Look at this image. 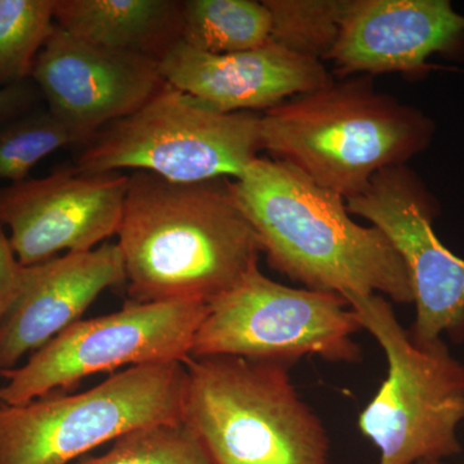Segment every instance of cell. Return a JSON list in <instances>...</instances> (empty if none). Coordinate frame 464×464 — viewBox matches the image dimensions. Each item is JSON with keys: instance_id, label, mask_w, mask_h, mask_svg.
<instances>
[{"instance_id": "cell-3", "label": "cell", "mask_w": 464, "mask_h": 464, "mask_svg": "<svg viewBox=\"0 0 464 464\" xmlns=\"http://www.w3.org/2000/svg\"><path fill=\"white\" fill-rule=\"evenodd\" d=\"M435 130L431 118L377 93L369 79L332 82L259 116L262 150L346 201L423 152Z\"/></svg>"}, {"instance_id": "cell-6", "label": "cell", "mask_w": 464, "mask_h": 464, "mask_svg": "<svg viewBox=\"0 0 464 464\" xmlns=\"http://www.w3.org/2000/svg\"><path fill=\"white\" fill-rule=\"evenodd\" d=\"M185 362L130 366L83 392L0 405V464H72L127 433L182 422Z\"/></svg>"}, {"instance_id": "cell-21", "label": "cell", "mask_w": 464, "mask_h": 464, "mask_svg": "<svg viewBox=\"0 0 464 464\" xmlns=\"http://www.w3.org/2000/svg\"><path fill=\"white\" fill-rule=\"evenodd\" d=\"M74 464H213L199 440L188 427L164 423L143 427L116 439L101 456Z\"/></svg>"}, {"instance_id": "cell-1", "label": "cell", "mask_w": 464, "mask_h": 464, "mask_svg": "<svg viewBox=\"0 0 464 464\" xmlns=\"http://www.w3.org/2000/svg\"><path fill=\"white\" fill-rule=\"evenodd\" d=\"M116 232L133 302H208L258 265L261 244L227 179L176 183L130 174Z\"/></svg>"}, {"instance_id": "cell-13", "label": "cell", "mask_w": 464, "mask_h": 464, "mask_svg": "<svg viewBox=\"0 0 464 464\" xmlns=\"http://www.w3.org/2000/svg\"><path fill=\"white\" fill-rule=\"evenodd\" d=\"M167 84L219 112L267 110L333 81L322 61L293 53L273 42L237 53H208L174 44L159 61Z\"/></svg>"}, {"instance_id": "cell-23", "label": "cell", "mask_w": 464, "mask_h": 464, "mask_svg": "<svg viewBox=\"0 0 464 464\" xmlns=\"http://www.w3.org/2000/svg\"><path fill=\"white\" fill-rule=\"evenodd\" d=\"M42 94L32 79L0 88V124L41 106Z\"/></svg>"}, {"instance_id": "cell-25", "label": "cell", "mask_w": 464, "mask_h": 464, "mask_svg": "<svg viewBox=\"0 0 464 464\" xmlns=\"http://www.w3.org/2000/svg\"><path fill=\"white\" fill-rule=\"evenodd\" d=\"M0 402H2V400H0Z\"/></svg>"}, {"instance_id": "cell-12", "label": "cell", "mask_w": 464, "mask_h": 464, "mask_svg": "<svg viewBox=\"0 0 464 464\" xmlns=\"http://www.w3.org/2000/svg\"><path fill=\"white\" fill-rule=\"evenodd\" d=\"M32 81L52 114L91 137L166 84L157 61L106 50L57 26L36 57Z\"/></svg>"}, {"instance_id": "cell-2", "label": "cell", "mask_w": 464, "mask_h": 464, "mask_svg": "<svg viewBox=\"0 0 464 464\" xmlns=\"http://www.w3.org/2000/svg\"><path fill=\"white\" fill-rule=\"evenodd\" d=\"M232 199L275 270L320 292L413 304L408 268L386 235L356 224L343 198L279 160L257 158L227 179Z\"/></svg>"}, {"instance_id": "cell-17", "label": "cell", "mask_w": 464, "mask_h": 464, "mask_svg": "<svg viewBox=\"0 0 464 464\" xmlns=\"http://www.w3.org/2000/svg\"><path fill=\"white\" fill-rule=\"evenodd\" d=\"M181 23L183 43L217 54L262 47L273 29L267 5L255 0H186Z\"/></svg>"}, {"instance_id": "cell-20", "label": "cell", "mask_w": 464, "mask_h": 464, "mask_svg": "<svg viewBox=\"0 0 464 464\" xmlns=\"http://www.w3.org/2000/svg\"><path fill=\"white\" fill-rule=\"evenodd\" d=\"M56 0H0V88L32 79L34 63L56 29Z\"/></svg>"}, {"instance_id": "cell-19", "label": "cell", "mask_w": 464, "mask_h": 464, "mask_svg": "<svg viewBox=\"0 0 464 464\" xmlns=\"http://www.w3.org/2000/svg\"><path fill=\"white\" fill-rule=\"evenodd\" d=\"M351 0H265L273 18L270 42L322 61L340 36Z\"/></svg>"}, {"instance_id": "cell-8", "label": "cell", "mask_w": 464, "mask_h": 464, "mask_svg": "<svg viewBox=\"0 0 464 464\" xmlns=\"http://www.w3.org/2000/svg\"><path fill=\"white\" fill-rule=\"evenodd\" d=\"M362 329L338 293L290 288L266 276L258 265L227 292L207 304L191 356H239L292 365L307 356L356 362Z\"/></svg>"}, {"instance_id": "cell-9", "label": "cell", "mask_w": 464, "mask_h": 464, "mask_svg": "<svg viewBox=\"0 0 464 464\" xmlns=\"http://www.w3.org/2000/svg\"><path fill=\"white\" fill-rule=\"evenodd\" d=\"M207 314L198 301L133 302L108 315L82 319L25 364L0 372L5 405L66 391L91 375L130 366L185 362Z\"/></svg>"}, {"instance_id": "cell-24", "label": "cell", "mask_w": 464, "mask_h": 464, "mask_svg": "<svg viewBox=\"0 0 464 464\" xmlns=\"http://www.w3.org/2000/svg\"><path fill=\"white\" fill-rule=\"evenodd\" d=\"M420 464H444V463H442V462H422Z\"/></svg>"}, {"instance_id": "cell-14", "label": "cell", "mask_w": 464, "mask_h": 464, "mask_svg": "<svg viewBox=\"0 0 464 464\" xmlns=\"http://www.w3.org/2000/svg\"><path fill=\"white\" fill-rule=\"evenodd\" d=\"M125 284L118 244L24 266L14 304L0 319V372L16 368L74 325L101 293Z\"/></svg>"}, {"instance_id": "cell-15", "label": "cell", "mask_w": 464, "mask_h": 464, "mask_svg": "<svg viewBox=\"0 0 464 464\" xmlns=\"http://www.w3.org/2000/svg\"><path fill=\"white\" fill-rule=\"evenodd\" d=\"M464 41V16L449 0H351L329 54L338 74L422 75L435 53Z\"/></svg>"}, {"instance_id": "cell-5", "label": "cell", "mask_w": 464, "mask_h": 464, "mask_svg": "<svg viewBox=\"0 0 464 464\" xmlns=\"http://www.w3.org/2000/svg\"><path fill=\"white\" fill-rule=\"evenodd\" d=\"M362 329L386 353L387 377L359 415V430L380 451L378 464L442 462L462 451L464 365L441 340L417 343L380 295L346 293Z\"/></svg>"}, {"instance_id": "cell-22", "label": "cell", "mask_w": 464, "mask_h": 464, "mask_svg": "<svg viewBox=\"0 0 464 464\" xmlns=\"http://www.w3.org/2000/svg\"><path fill=\"white\" fill-rule=\"evenodd\" d=\"M23 271L24 266L12 248L7 232L0 225V319L16 298Z\"/></svg>"}, {"instance_id": "cell-7", "label": "cell", "mask_w": 464, "mask_h": 464, "mask_svg": "<svg viewBox=\"0 0 464 464\" xmlns=\"http://www.w3.org/2000/svg\"><path fill=\"white\" fill-rule=\"evenodd\" d=\"M262 150L259 116L219 112L164 84L141 108L85 143L79 172L142 170L176 183L237 179Z\"/></svg>"}, {"instance_id": "cell-18", "label": "cell", "mask_w": 464, "mask_h": 464, "mask_svg": "<svg viewBox=\"0 0 464 464\" xmlns=\"http://www.w3.org/2000/svg\"><path fill=\"white\" fill-rule=\"evenodd\" d=\"M91 139L47 108L38 106L14 116L0 124V179L24 181L48 155L69 146H84Z\"/></svg>"}, {"instance_id": "cell-16", "label": "cell", "mask_w": 464, "mask_h": 464, "mask_svg": "<svg viewBox=\"0 0 464 464\" xmlns=\"http://www.w3.org/2000/svg\"><path fill=\"white\" fill-rule=\"evenodd\" d=\"M177 0H56L54 24L106 50L161 60L181 41Z\"/></svg>"}, {"instance_id": "cell-11", "label": "cell", "mask_w": 464, "mask_h": 464, "mask_svg": "<svg viewBox=\"0 0 464 464\" xmlns=\"http://www.w3.org/2000/svg\"><path fill=\"white\" fill-rule=\"evenodd\" d=\"M130 177L63 168L0 188V225L23 266L87 252L116 235Z\"/></svg>"}, {"instance_id": "cell-10", "label": "cell", "mask_w": 464, "mask_h": 464, "mask_svg": "<svg viewBox=\"0 0 464 464\" xmlns=\"http://www.w3.org/2000/svg\"><path fill=\"white\" fill-rule=\"evenodd\" d=\"M353 213L386 235L402 258L413 289L417 316L411 333L430 344L448 333L464 338V259L440 241L433 230L438 200L406 166L375 174L359 197L347 200Z\"/></svg>"}, {"instance_id": "cell-4", "label": "cell", "mask_w": 464, "mask_h": 464, "mask_svg": "<svg viewBox=\"0 0 464 464\" xmlns=\"http://www.w3.org/2000/svg\"><path fill=\"white\" fill-rule=\"evenodd\" d=\"M182 422L213 464H331V441L289 365L188 357Z\"/></svg>"}]
</instances>
